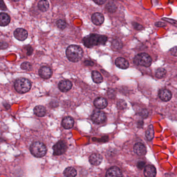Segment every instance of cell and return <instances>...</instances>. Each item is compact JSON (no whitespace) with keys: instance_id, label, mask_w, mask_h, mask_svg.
<instances>
[{"instance_id":"6da1fadb","label":"cell","mask_w":177,"mask_h":177,"mask_svg":"<svg viewBox=\"0 0 177 177\" xmlns=\"http://www.w3.org/2000/svg\"><path fill=\"white\" fill-rule=\"evenodd\" d=\"M108 40V37L96 34H91L84 37L83 43L88 48H91L95 46L104 45Z\"/></svg>"},{"instance_id":"7a4b0ae2","label":"cell","mask_w":177,"mask_h":177,"mask_svg":"<svg viewBox=\"0 0 177 177\" xmlns=\"http://www.w3.org/2000/svg\"><path fill=\"white\" fill-rule=\"evenodd\" d=\"M66 56L70 62H79L83 57V50L81 47L77 45H70L66 50Z\"/></svg>"},{"instance_id":"3957f363","label":"cell","mask_w":177,"mask_h":177,"mask_svg":"<svg viewBox=\"0 0 177 177\" xmlns=\"http://www.w3.org/2000/svg\"><path fill=\"white\" fill-rule=\"evenodd\" d=\"M31 153L36 157H42L46 154L47 147L44 144L40 141L32 142L30 147Z\"/></svg>"},{"instance_id":"277c9868","label":"cell","mask_w":177,"mask_h":177,"mask_svg":"<svg viewBox=\"0 0 177 177\" xmlns=\"http://www.w3.org/2000/svg\"><path fill=\"white\" fill-rule=\"evenodd\" d=\"M14 87L15 90L19 93H26L31 88V83L27 78H19L15 82Z\"/></svg>"},{"instance_id":"5b68a950","label":"cell","mask_w":177,"mask_h":177,"mask_svg":"<svg viewBox=\"0 0 177 177\" xmlns=\"http://www.w3.org/2000/svg\"><path fill=\"white\" fill-rule=\"evenodd\" d=\"M152 58L147 53L142 52L135 56L134 59V62L135 65H142L146 67H148L152 64Z\"/></svg>"},{"instance_id":"8992f818","label":"cell","mask_w":177,"mask_h":177,"mask_svg":"<svg viewBox=\"0 0 177 177\" xmlns=\"http://www.w3.org/2000/svg\"><path fill=\"white\" fill-rule=\"evenodd\" d=\"M54 153L53 154L55 156H59L65 153L67 150V145L64 141L61 140L58 142L53 146Z\"/></svg>"},{"instance_id":"52a82bcc","label":"cell","mask_w":177,"mask_h":177,"mask_svg":"<svg viewBox=\"0 0 177 177\" xmlns=\"http://www.w3.org/2000/svg\"><path fill=\"white\" fill-rule=\"evenodd\" d=\"M91 119L95 123L101 124L106 120V115L103 111H95L91 115Z\"/></svg>"},{"instance_id":"ba28073f","label":"cell","mask_w":177,"mask_h":177,"mask_svg":"<svg viewBox=\"0 0 177 177\" xmlns=\"http://www.w3.org/2000/svg\"><path fill=\"white\" fill-rule=\"evenodd\" d=\"M14 36L19 41H24L28 37V33L27 30L23 28H18L14 32Z\"/></svg>"},{"instance_id":"9c48e42d","label":"cell","mask_w":177,"mask_h":177,"mask_svg":"<svg viewBox=\"0 0 177 177\" xmlns=\"http://www.w3.org/2000/svg\"><path fill=\"white\" fill-rule=\"evenodd\" d=\"M40 76L44 79H49L52 76V69L47 66H43L39 71Z\"/></svg>"},{"instance_id":"30bf717a","label":"cell","mask_w":177,"mask_h":177,"mask_svg":"<svg viewBox=\"0 0 177 177\" xmlns=\"http://www.w3.org/2000/svg\"><path fill=\"white\" fill-rule=\"evenodd\" d=\"M106 176L108 177H122L123 176V173L119 168L116 166H113L107 170Z\"/></svg>"},{"instance_id":"8fae6325","label":"cell","mask_w":177,"mask_h":177,"mask_svg":"<svg viewBox=\"0 0 177 177\" xmlns=\"http://www.w3.org/2000/svg\"><path fill=\"white\" fill-rule=\"evenodd\" d=\"M134 151L139 156H144L147 153V148L144 144L139 142L134 144Z\"/></svg>"},{"instance_id":"7c38bea8","label":"cell","mask_w":177,"mask_h":177,"mask_svg":"<svg viewBox=\"0 0 177 177\" xmlns=\"http://www.w3.org/2000/svg\"><path fill=\"white\" fill-rule=\"evenodd\" d=\"M103 159V156L99 153H93L90 156L89 160L91 165L98 166L102 163Z\"/></svg>"},{"instance_id":"4fadbf2b","label":"cell","mask_w":177,"mask_h":177,"mask_svg":"<svg viewBox=\"0 0 177 177\" xmlns=\"http://www.w3.org/2000/svg\"><path fill=\"white\" fill-rule=\"evenodd\" d=\"M72 87V83L71 81L65 80L60 82L58 84V88L62 92H67L71 90Z\"/></svg>"},{"instance_id":"5bb4252c","label":"cell","mask_w":177,"mask_h":177,"mask_svg":"<svg viewBox=\"0 0 177 177\" xmlns=\"http://www.w3.org/2000/svg\"><path fill=\"white\" fill-rule=\"evenodd\" d=\"M159 96L163 101H168L172 98V93L169 90L162 89L159 91Z\"/></svg>"},{"instance_id":"9a60e30c","label":"cell","mask_w":177,"mask_h":177,"mask_svg":"<svg viewBox=\"0 0 177 177\" xmlns=\"http://www.w3.org/2000/svg\"><path fill=\"white\" fill-rule=\"evenodd\" d=\"M93 105L99 109H103L108 106V102L106 99L103 97H98L93 101Z\"/></svg>"},{"instance_id":"2e32d148","label":"cell","mask_w":177,"mask_h":177,"mask_svg":"<svg viewBox=\"0 0 177 177\" xmlns=\"http://www.w3.org/2000/svg\"><path fill=\"white\" fill-rule=\"evenodd\" d=\"M145 177H154L156 175V170L154 166L149 165L145 167L144 172Z\"/></svg>"},{"instance_id":"e0dca14e","label":"cell","mask_w":177,"mask_h":177,"mask_svg":"<svg viewBox=\"0 0 177 177\" xmlns=\"http://www.w3.org/2000/svg\"><path fill=\"white\" fill-rule=\"evenodd\" d=\"M91 19H92L93 23L94 24L97 25V26H100L101 24H103L104 22L105 18L102 14L96 13L93 14L92 16Z\"/></svg>"},{"instance_id":"ac0fdd59","label":"cell","mask_w":177,"mask_h":177,"mask_svg":"<svg viewBox=\"0 0 177 177\" xmlns=\"http://www.w3.org/2000/svg\"><path fill=\"white\" fill-rule=\"evenodd\" d=\"M74 124V119L70 116H67L62 119V125L64 128L66 129L72 128L73 127Z\"/></svg>"},{"instance_id":"d6986e66","label":"cell","mask_w":177,"mask_h":177,"mask_svg":"<svg viewBox=\"0 0 177 177\" xmlns=\"http://www.w3.org/2000/svg\"><path fill=\"white\" fill-rule=\"evenodd\" d=\"M116 65L120 69H126L129 67V62L127 60L122 57H119L115 60Z\"/></svg>"},{"instance_id":"ffe728a7","label":"cell","mask_w":177,"mask_h":177,"mask_svg":"<svg viewBox=\"0 0 177 177\" xmlns=\"http://www.w3.org/2000/svg\"><path fill=\"white\" fill-rule=\"evenodd\" d=\"M11 17L8 14L5 13H0V26H6L9 24Z\"/></svg>"},{"instance_id":"44dd1931","label":"cell","mask_w":177,"mask_h":177,"mask_svg":"<svg viewBox=\"0 0 177 177\" xmlns=\"http://www.w3.org/2000/svg\"><path fill=\"white\" fill-rule=\"evenodd\" d=\"M34 113L39 117H43L46 114V110L44 106H37L34 108Z\"/></svg>"},{"instance_id":"7402d4cb","label":"cell","mask_w":177,"mask_h":177,"mask_svg":"<svg viewBox=\"0 0 177 177\" xmlns=\"http://www.w3.org/2000/svg\"><path fill=\"white\" fill-rule=\"evenodd\" d=\"M37 6H38L39 9L41 11L45 12L49 9V4L48 1H47V0H40L38 3Z\"/></svg>"},{"instance_id":"603a6c76","label":"cell","mask_w":177,"mask_h":177,"mask_svg":"<svg viewBox=\"0 0 177 177\" xmlns=\"http://www.w3.org/2000/svg\"><path fill=\"white\" fill-rule=\"evenodd\" d=\"M92 79L93 82L98 84L101 83L103 81V77L100 73L97 71H93L91 73Z\"/></svg>"},{"instance_id":"cb8c5ba5","label":"cell","mask_w":177,"mask_h":177,"mask_svg":"<svg viewBox=\"0 0 177 177\" xmlns=\"http://www.w3.org/2000/svg\"><path fill=\"white\" fill-rule=\"evenodd\" d=\"M64 174L65 177H74L77 175V172L75 168L71 167H69L65 170Z\"/></svg>"},{"instance_id":"d4e9b609","label":"cell","mask_w":177,"mask_h":177,"mask_svg":"<svg viewBox=\"0 0 177 177\" xmlns=\"http://www.w3.org/2000/svg\"><path fill=\"white\" fill-rule=\"evenodd\" d=\"M145 136L147 138V140L149 141H151L153 139L154 136V131L153 125H151L148 127V129L145 133Z\"/></svg>"},{"instance_id":"484cf974","label":"cell","mask_w":177,"mask_h":177,"mask_svg":"<svg viewBox=\"0 0 177 177\" xmlns=\"http://www.w3.org/2000/svg\"><path fill=\"white\" fill-rule=\"evenodd\" d=\"M106 9L109 12H110L111 13H113L116 11L117 6L113 2H110L106 4Z\"/></svg>"},{"instance_id":"4316f807","label":"cell","mask_w":177,"mask_h":177,"mask_svg":"<svg viewBox=\"0 0 177 177\" xmlns=\"http://www.w3.org/2000/svg\"><path fill=\"white\" fill-rule=\"evenodd\" d=\"M166 74V70L164 68H159L157 69L155 73V76L158 78H162L164 77Z\"/></svg>"},{"instance_id":"83f0119b","label":"cell","mask_w":177,"mask_h":177,"mask_svg":"<svg viewBox=\"0 0 177 177\" xmlns=\"http://www.w3.org/2000/svg\"><path fill=\"white\" fill-rule=\"evenodd\" d=\"M21 68L26 71H31L32 69V65L29 62H24L21 65Z\"/></svg>"},{"instance_id":"f1b7e54d","label":"cell","mask_w":177,"mask_h":177,"mask_svg":"<svg viewBox=\"0 0 177 177\" xmlns=\"http://www.w3.org/2000/svg\"><path fill=\"white\" fill-rule=\"evenodd\" d=\"M56 24L57 27L61 30H64L67 27V23L62 19L58 20L56 23Z\"/></svg>"},{"instance_id":"f546056e","label":"cell","mask_w":177,"mask_h":177,"mask_svg":"<svg viewBox=\"0 0 177 177\" xmlns=\"http://www.w3.org/2000/svg\"><path fill=\"white\" fill-rule=\"evenodd\" d=\"M112 46L113 47L114 49H120L122 48L123 47V44L121 42L119 41V40H114L112 42Z\"/></svg>"},{"instance_id":"4dcf8cb0","label":"cell","mask_w":177,"mask_h":177,"mask_svg":"<svg viewBox=\"0 0 177 177\" xmlns=\"http://www.w3.org/2000/svg\"><path fill=\"white\" fill-rule=\"evenodd\" d=\"M117 106L119 110H124L127 107V104L125 101L123 100H119L117 103Z\"/></svg>"},{"instance_id":"1f68e13d","label":"cell","mask_w":177,"mask_h":177,"mask_svg":"<svg viewBox=\"0 0 177 177\" xmlns=\"http://www.w3.org/2000/svg\"><path fill=\"white\" fill-rule=\"evenodd\" d=\"M24 49L27 50V54L28 56L31 55L32 53H33V49H32V47L30 45H28V46H25Z\"/></svg>"},{"instance_id":"d6a6232c","label":"cell","mask_w":177,"mask_h":177,"mask_svg":"<svg viewBox=\"0 0 177 177\" xmlns=\"http://www.w3.org/2000/svg\"><path fill=\"white\" fill-rule=\"evenodd\" d=\"M109 98H111L113 99V98L115 96V91L114 90H109L107 91V94Z\"/></svg>"},{"instance_id":"836d02e7","label":"cell","mask_w":177,"mask_h":177,"mask_svg":"<svg viewBox=\"0 0 177 177\" xmlns=\"http://www.w3.org/2000/svg\"><path fill=\"white\" fill-rule=\"evenodd\" d=\"M145 162L142 161V160H139V161L137 163V167H138L139 169H144V167H145Z\"/></svg>"},{"instance_id":"e575fe53","label":"cell","mask_w":177,"mask_h":177,"mask_svg":"<svg viewBox=\"0 0 177 177\" xmlns=\"http://www.w3.org/2000/svg\"><path fill=\"white\" fill-rule=\"evenodd\" d=\"M132 26L134 28L137 30H141L144 29V27L142 26L141 25L139 24L138 23H132Z\"/></svg>"},{"instance_id":"d590c367","label":"cell","mask_w":177,"mask_h":177,"mask_svg":"<svg viewBox=\"0 0 177 177\" xmlns=\"http://www.w3.org/2000/svg\"><path fill=\"white\" fill-rule=\"evenodd\" d=\"M49 106L52 108H56V107L58 106V101L55 100H52L50 101V103H49Z\"/></svg>"},{"instance_id":"8d00e7d4","label":"cell","mask_w":177,"mask_h":177,"mask_svg":"<svg viewBox=\"0 0 177 177\" xmlns=\"http://www.w3.org/2000/svg\"><path fill=\"white\" fill-rule=\"evenodd\" d=\"M8 47V44L5 42H0V50L5 49Z\"/></svg>"},{"instance_id":"74e56055","label":"cell","mask_w":177,"mask_h":177,"mask_svg":"<svg viewBox=\"0 0 177 177\" xmlns=\"http://www.w3.org/2000/svg\"><path fill=\"white\" fill-rule=\"evenodd\" d=\"M140 115L143 118H147L148 116V112H147V110H145V109L142 110L140 112Z\"/></svg>"},{"instance_id":"f35d334b","label":"cell","mask_w":177,"mask_h":177,"mask_svg":"<svg viewBox=\"0 0 177 177\" xmlns=\"http://www.w3.org/2000/svg\"><path fill=\"white\" fill-rule=\"evenodd\" d=\"M0 9L2 10H6L7 8L5 4L4 3V1L3 0H0Z\"/></svg>"},{"instance_id":"ab89813d","label":"cell","mask_w":177,"mask_h":177,"mask_svg":"<svg viewBox=\"0 0 177 177\" xmlns=\"http://www.w3.org/2000/svg\"><path fill=\"white\" fill-rule=\"evenodd\" d=\"M162 19L163 20H164V21H167V22H169L170 23H171L172 24H175V26L177 25V21H174V20H172V19L168 18H163Z\"/></svg>"},{"instance_id":"60d3db41","label":"cell","mask_w":177,"mask_h":177,"mask_svg":"<svg viewBox=\"0 0 177 177\" xmlns=\"http://www.w3.org/2000/svg\"><path fill=\"white\" fill-rule=\"evenodd\" d=\"M84 64L86 65H88V66H93L94 65V62L91 60H87L84 62Z\"/></svg>"},{"instance_id":"b9f144b4","label":"cell","mask_w":177,"mask_h":177,"mask_svg":"<svg viewBox=\"0 0 177 177\" xmlns=\"http://www.w3.org/2000/svg\"><path fill=\"white\" fill-rule=\"evenodd\" d=\"M106 0H93V1L95 2L98 5H103L105 4Z\"/></svg>"},{"instance_id":"7bdbcfd3","label":"cell","mask_w":177,"mask_h":177,"mask_svg":"<svg viewBox=\"0 0 177 177\" xmlns=\"http://www.w3.org/2000/svg\"><path fill=\"white\" fill-rule=\"evenodd\" d=\"M170 52L173 56H177V46L174 47L170 50Z\"/></svg>"},{"instance_id":"ee69618b","label":"cell","mask_w":177,"mask_h":177,"mask_svg":"<svg viewBox=\"0 0 177 177\" xmlns=\"http://www.w3.org/2000/svg\"><path fill=\"white\" fill-rule=\"evenodd\" d=\"M155 26L157 27H163L165 26L166 24H165V23H163V22L159 21V22H157V23H155Z\"/></svg>"},{"instance_id":"f6af8a7d","label":"cell","mask_w":177,"mask_h":177,"mask_svg":"<svg viewBox=\"0 0 177 177\" xmlns=\"http://www.w3.org/2000/svg\"><path fill=\"white\" fill-rule=\"evenodd\" d=\"M12 1H13L14 2H18L19 0H12Z\"/></svg>"}]
</instances>
